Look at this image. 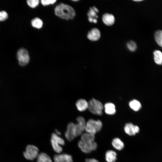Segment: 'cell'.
Wrapping results in <instances>:
<instances>
[{
	"instance_id": "1",
	"label": "cell",
	"mask_w": 162,
	"mask_h": 162,
	"mask_svg": "<svg viewBox=\"0 0 162 162\" xmlns=\"http://www.w3.org/2000/svg\"><path fill=\"white\" fill-rule=\"evenodd\" d=\"M76 121V124L70 122L68 125L65 136L69 141H72L81 136L85 131L86 122L84 118L79 116L77 118Z\"/></svg>"
},
{
	"instance_id": "2",
	"label": "cell",
	"mask_w": 162,
	"mask_h": 162,
	"mask_svg": "<svg viewBox=\"0 0 162 162\" xmlns=\"http://www.w3.org/2000/svg\"><path fill=\"white\" fill-rule=\"evenodd\" d=\"M80 136V140L78 143V146L82 152L89 153L97 149L98 145L94 141V135L85 132Z\"/></svg>"
},
{
	"instance_id": "3",
	"label": "cell",
	"mask_w": 162,
	"mask_h": 162,
	"mask_svg": "<svg viewBox=\"0 0 162 162\" xmlns=\"http://www.w3.org/2000/svg\"><path fill=\"white\" fill-rule=\"evenodd\" d=\"M55 15L62 19L68 20H72L75 17L76 12L71 6L63 3L58 4L54 9Z\"/></svg>"
},
{
	"instance_id": "4",
	"label": "cell",
	"mask_w": 162,
	"mask_h": 162,
	"mask_svg": "<svg viewBox=\"0 0 162 162\" xmlns=\"http://www.w3.org/2000/svg\"><path fill=\"white\" fill-rule=\"evenodd\" d=\"M102 127V124L100 120L90 119L86 122L85 128L86 132L94 135L100 131Z\"/></svg>"
},
{
	"instance_id": "5",
	"label": "cell",
	"mask_w": 162,
	"mask_h": 162,
	"mask_svg": "<svg viewBox=\"0 0 162 162\" xmlns=\"http://www.w3.org/2000/svg\"><path fill=\"white\" fill-rule=\"evenodd\" d=\"M50 141L54 150L57 154L61 153L63 150L62 146L65 144L64 139L55 133H53L51 136Z\"/></svg>"
},
{
	"instance_id": "6",
	"label": "cell",
	"mask_w": 162,
	"mask_h": 162,
	"mask_svg": "<svg viewBox=\"0 0 162 162\" xmlns=\"http://www.w3.org/2000/svg\"><path fill=\"white\" fill-rule=\"evenodd\" d=\"M103 108L102 103L94 98L91 99L88 103V109L93 114L101 115L102 114Z\"/></svg>"
},
{
	"instance_id": "7",
	"label": "cell",
	"mask_w": 162,
	"mask_h": 162,
	"mask_svg": "<svg viewBox=\"0 0 162 162\" xmlns=\"http://www.w3.org/2000/svg\"><path fill=\"white\" fill-rule=\"evenodd\" d=\"M23 154L26 159L33 160L37 158L39 154V149L35 146L29 145L26 146Z\"/></svg>"
},
{
	"instance_id": "8",
	"label": "cell",
	"mask_w": 162,
	"mask_h": 162,
	"mask_svg": "<svg viewBox=\"0 0 162 162\" xmlns=\"http://www.w3.org/2000/svg\"><path fill=\"white\" fill-rule=\"evenodd\" d=\"M17 58L19 65L24 66L28 64L30 57L28 51L24 48L20 49L17 51Z\"/></svg>"
},
{
	"instance_id": "9",
	"label": "cell",
	"mask_w": 162,
	"mask_h": 162,
	"mask_svg": "<svg viewBox=\"0 0 162 162\" xmlns=\"http://www.w3.org/2000/svg\"><path fill=\"white\" fill-rule=\"evenodd\" d=\"M124 130L127 134L132 136L139 132L140 128L137 125H134L131 123H128L125 124Z\"/></svg>"
},
{
	"instance_id": "10",
	"label": "cell",
	"mask_w": 162,
	"mask_h": 162,
	"mask_svg": "<svg viewBox=\"0 0 162 162\" xmlns=\"http://www.w3.org/2000/svg\"><path fill=\"white\" fill-rule=\"evenodd\" d=\"M54 162H73L72 157L66 153H59L55 154L53 157Z\"/></svg>"
},
{
	"instance_id": "11",
	"label": "cell",
	"mask_w": 162,
	"mask_h": 162,
	"mask_svg": "<svg viewBox=\"0 0 162 162\" xmlns=\"http://www.w3.org/2000/svg\"><path fill=\"white\" fill-rule=\"evenodd\" d=\"M101 36L100 30L97 28H93L89 30L87 34V37L92 41H97L99 40Z\"/></svg>"
},
{
	"instance_id": "12",
	"label": "cell",
	"mask_w": 162,
	"mask_h": 162,
	"mask_svg": "<svg viewBox=\"0 0 162 162\" xmlns=\"http://www.w3.org/2000/svg\"><path fill=\"white\" fill-rule=\"evenodd\" d=\"M98 12V9L95 7L90 8L87 13L88 20L90 22L97 23L98 21L97 19L98 18L97 13Z\"/></svg>"
},
{
	"instance_id": "13",
	"label": "cell",
	"mask_w": 162,
	"mask_h": 162,
	"mask_svg": "<svg viewBox=\"0 0 162 162\" xmlns=\"http://www.w3.org/2000/svg\"><path fill=\"white\" fill-rule=\"evenodd\" d=\"M102 20L105 25L110 26L114 24L115 22V18L112 14L106 13L103 14L102 16Z\"/></svg>"
},
{
	"instance_id": "14",
	"label": "cell",
	"mask_w": 162,
	"mask_h": 162,
	"mask_svg": "<svg viewBox=\"0 0 162 162\" xmlns=\"http://www.w3.org/2000/svg\"><path fill=\"white\" fill-rule=\"evenodd\" d=\"M76 105L79 111L83 112L88 109V103L85 100L81 99L76 101Z\"/></svg>"
},
{
	"instance_id": "15",
	"label": "cell",
	"mask_w": 162,
	"mask_h": 162,
	"mask_svg": "<svg viewBox=\"0 0 162 162\" xmlns=\"http://www.w3.org/2000/svg\"><path fill=\"white\" fill-rule=\"evenodd\" d=\"M117 153L112 150H108L105 153V159L107 162H115L117 159Z\"/></svg>"
},
{
	"instance_id": "16",
	"label": "cell",
	"mask_w": 162,
	"mask_h": 162,
	"mask_svg": "<svg viewBox=\"0 0 162 162\" xmlns=\"http://www.w3.org/2000/svg\"><path fill=\"white\" fill-rule=\"evenodd\" d=\"M112 144L115 148L118 150H122L124 146L123 142L118 138H114L112 141Z\"/></svg>"
},
{
	"instance_id": "17",
	"label": "cell",
	"mask_w": 162,
	"mask_h": 162,
	"mask_svg": "<svg viewBox=\"0 0 162 162\" xmlns=\"http://www.w3.org/2000/svg\"><path fill=\"white\" fill-rule=\"evenodd\" d=\"M104 111L105 113L108 115H112L116 112L115 105L111 103L106 104L104 106Z\"/></svg>"
},
{
	"instance_id": "18",
	"label": "cell",
	"mask_w": 162,
	"mask_h": 162,
	"mask_svg": "<svg viewBox=\"0 0 162 162\" xmlns=\"http://www.w3.org/2000/svg\"><path fill=\"white\" fill-rule=\"evenodd\" d=\"M37 158V162H52L50 157L44 152L39 153Z\"/></svg>"
},
{
	"instance_id": "19",
	"label": "cell",
	"mask_w": 162,
	"mask_h": 162,
	"mask_svg": "<svg viewBox=\"0 0 162 162\" xmlns=\"http://www.w3.org/2000/svg\"><path fill=\"white\" fill-rule=\"evenodd\" d=\"M154 59L157 64H162V52L159 50H155L153 52Z\"/></svg>"
},
{
	"instance_id": "20",
	"label": "cell",
	"mask_w": 162,
	"mask_h": 162,
	"mask_svg": "<svg viewBox=\"0 0 162 162\" xmlns=\"http://www.w3.org/2000/svg\"><path fill=\"white\" fill-rule=\"evenodd\" d=\"M154 38L158 45L162 47V30H157L154 34Z\"/></svg>"
},
{
	"instance_id": "21",
	"label": "cell",
	"mask_w": 162,
	"mask_h": 162,
	"mask_svg": "<svg viewBox=\"0 0 162 162\" xmlns=\"http://www.w3.org/2000/svg\"><path fill=\"white\" fill-rule=\"evenodd\" d=\"M129 105L131 109L137 111L141 108V104L138 100L134 99L130 101L129 103Z\"/></svg>"
},
{
	"instance_id": "22",
	"label": "cell",
	"mask_w": 162,
	"mask_h": 162,
	"mask_svg": "<svg viewBox=\"0 0 162 162\" xmlns=\"http://www.w3.org/2000/svg\"><path fill=\"white\" fill-rule=\"evenodd\" d=\"M31 23L32 26L35 28L40 29L43 26L42 21L38 17H36L33 19L31 21Z\"/></svg>"
},
{
	"instance_id": "23",
	"label": "cell",
	"mask_w": 162,
	"mask_h": 162,
	"mask_svg": "<svg viewBox=\"0 0 162 162\" xmlns=\"http://www.w3.org/2000/svg\"><path fill=\"white\" fill-rule=\"evenodd\" d=\"M126 45L128 49L131 52L135 51L137 49V46L136 43L132 40L128 42Z\"/></svg>"
},
{
	"instance_id": "24",
	"label": "cell",
	"mask_w": 162,
	"mask_h": 162,
	"mask_svg": "<svg viewBox=\"0 0 162 162\" xmlns=\"http://www.w3.org/2000/svg\"><path fill=\"white\" fill-rule=\"evenodd\" d=\"M27 3L30 7L34 8L38 5L39 1L38 0H28L27 1Z\"/></svg>"
},
{
	"instance_id": "25",
	"label": "cell",
	"mask_w": 162,
	"mask_h": 162,
	"mask_svg": "<svg viewBox=\"0 0 162 162\" xmlns=\"http://www.w3.org/2000/svg\"><path fill=\"white\" fill-rule=\"evenodd\" d=\"M8 17L7 13L4 10L0 11V22L4 21Z\"/></svg>"
},
{
	"instance_id": "26",
	"label": "cell",
	"mask_w": 162,
	"mask_h": 162,
	"mask_svg": "<svg viewBox=\"0 0 162 162\" xmlns=\"http://www.w3.org/2000/svg\"><path fill=\"white\" fill-rule=\"evenodd\" d=\"M56 0H42L40 1L41 4L44 6L50 4H53L56 2Z\"/></svg>"
},
{
	"instance_id": "27",
	"label": "cell",
	"mask_w": 162,
	"mask_h": 162,
	"mask_svg": "<svg viewBox=\"0 0 162 162\" xmlns=\"http://www.w3.org/2000/svg\"><path fill=\"white\" fill-rule=\"evenodd\" d=\"M85 162H99L98 160L94 158H87Z\"/></svg>"
},
{
	"instance_id": "28",
	"label": "cell",
	"mask_w": 162,
	"mask_h": 162,
	"mask_svg": "<svg viewBox=\"0 0 162 162\" xmlns=\"http://www.w3.org/2000/svg\"><path fill=\"white\" fill-rule=\"evenodd\" d=\"M55 132H56V133H55L57 135L59 136L61 135V132L60 131H59L58 130L56 129L55 130Z\"/></svg>"
},
{
	"instance_id": "29",
	"label": "cell",
	"mask_w": 162,
	"mask_h": 162,
	"mask_svg": "<svg viewBox=\"0 0 162 162\" xmlns=\"http://www.w3.org/2000/svg\"><path fill=\"white\" fill-rule=\"evenodd\" d=\"M134 1H135V2H141V1H142V0H134Z\"/></svg>"
},
{
	"instance_id": "30",
	"label": "cell",
	"mask_w": 162,
	"mask_h": 162,
	"mask_svg": "<svg viewBox=\"0 0 162 162\" xmlns=\"http://www.w3.org/2000/svg\"><path fill=\"white\" fill-rule=\"evenodd\" d=\"M78 0H73V1H74V2H76V1H78Z\"/></svg>"
}]
</instances>
